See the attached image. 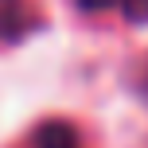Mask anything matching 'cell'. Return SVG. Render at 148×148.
Returning <instances> with one entry per match:
<instances>
[{"mask_svg": "<svg viewBox=\"0 0 148 148\" xmlns=\"http://www.w3.org/2000/svg\"><path fill=\"white\" fill-rule=\"evenodd\" d=\"M43 23L35 0H0V43H20Z\"/></svg>", "mask_w": 148, "mask_h": 148, "instance_id": "6da1fadb", "label": "cell"}, {"mask_svg": "<svg viewBox=\"0 0 148 148\" xmlns=\"http://www.w3.org/2000/svg\"><path fill=\"white\" fill-rule=\"evenodd\" d=\"M78 12L86 16H121L125 23H144L148 20V0H74Z\"/></svg>", "mask_w": 148, "mask_h": 148, "instance_id": "7a4b0ae2", "label": "cell"}, {"mask_svg": "<svg viewBox=\"0 0 148 148\" xmlns=\"http://www.w3.org/2000/svg\"><path fill=\"white\" fill-rule=\"evenodd\" d=\"M140 90L148 94V62H144V74H140Z\"/></svg>", "mask_w": 148, "mask_h": 148, "instance_id": "277c9868", "label": "cell"}, {"mask_svg": "<svg viewBox=\"0 0 148 148\" xmlns=\"http://www.w3.org/2000/svg\"><path fill=\"white\" fill-rule=\"evenodd\" d=\"M27 148H86V144H82V133L70 121H43L31 133Z\"/></svg>", "mask_w": 148, "mask_h": 148, "instance_id": "3957f363", "label": "cell"}]
</instances>
